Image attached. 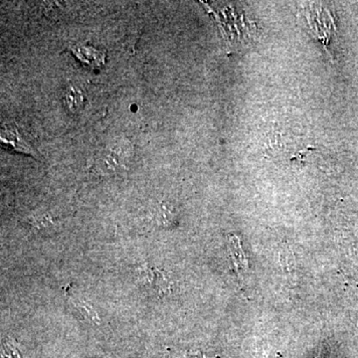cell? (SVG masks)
I'll use <instances>...</instances> for the list:
<instances>
[{
    "label": "cell",
    "instance_id": "obj_1",
    "mask_svg": "<svg viewBox=\"0 0 358 358\" xmlns=\"http://www.w3.org/2000/svg\"><path fill=\"white\" fill-rule=\"evenodd\" d=\"M133 155V148L126 141L113 143L99 157L96 166L102 173H117L126 169V164Z\"/></svg>",
    "mask_w": 358,
    "mask_h": 358
},
{
    "label": "cell",
    "instance_id": "obj_2",
    "mask_svg": "<svg viewBox=\"0 0 358 358\" xmlns=\"http://www.w3.org/2000/svg\"><path fill=\"white\" fill-rule=\"evenodd\" d=\"M138 274L141 281L145 282L150 288L155 289L157 293L164 296L171 292V282L159 268L150 267L145 264L138 268Z\"/></svg>",
    "mask_w": 358,
    "mask_h": 358
},
{
    "label": "cell",
    "instance_id": "obj_3",
    "mask_svg": "<svg viewBox=\"0 0 358 358\" xmlns=\"http://www.w3.org/2000/svg\"><path fill=\"white\" fill-rule=\"evenodd\" d=\"M73 54L83 64L91 66L93 68L99 67L105 60V55L102 52L96 50L93 47L85 46V45L84 46H75L73 48Z\"/></svg>",
    "mask_w": 358,
    "mask_h": 358
},
{
    "label": "cell",
    "instance_id": "obj_4",
    "mask_svg": "<svg viewBox=\"0 0 358 358\" xmlns=\"http://www.w3.org/2000/svg\"><path fill=\"white\" fill-rule=\"evenodd\" d=\"M66 294H67L71 303L74 305V307L76 308L86 319L91 320V322H93L96 326L101 324L100 317H99L98 313L94 310L92 306H90L88 303L80 299L76 294L71 293L70 291H68Z\"/></svg>",
    "mask_w": 358,
    "mask_h": 358
},
{
    "label": "cell",
    "instance_id": "obj_5",
    "mask_svg": "<svg viewBox=\"0 0 358 358\" xmlns=\"http://www.w3.org/2000/svg\"><path fill=\"white\" fill-rule=\"evenodd\" d=\"M64 102L70 112H79L83 108L85 103L83 92L77 87H70L66 92Z\"/></svg>",
    "mask_w": 358,
    "mask_h": 358
},
{
    "label": "cell",
    "instance_id": "obj_6",
    "mask_svg": "<svg viewBox=\"0 0 358 358\" xmlns=\"http://www.w3.org/2000/svg\"><path fill=\"white\" fill-rule=\"evenodd\" d=\"M230 251L232 255L233 262L235 264L238 271H246L248 268L247 265V259L245 256L243 250H242L241 245H240L239 240L237 237H233L230 241Z\"/></svg>",
    "mask_w": 358,
    "mask_h": 358
},
{
    "label": "cell",
    "instance_id": "obj_7",
    "mask_svg": "<svg viewBox=\"0 0 358 358\" xmlns=\"http://www.w3.org/2000/svg\"><path fill=\"white\" fill-rule=\"evenodd\" d=\"M31 222L35 227L41 229V228L47 227L52 223V218L49 214H44V215L40 216V217H33Z\"/></svg>",
    "mask_w": 358,
    "mask_h": 358
}]
</instances>
